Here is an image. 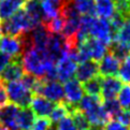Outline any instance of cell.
Listing matches in <instances>:
<instances>
[{
	"mask_svg": "<svg viewBox=\"0 0 130 130\" xmlns=\"http://www.w3.org/2000/svg\"><path fill=\"white\" fill-rule=\"evenodd\" d=\"M37 26L39 25L35 24L24 9L18 10L8 20L0 22L1 32L4 36L10 37H22L23 35L28 34Z\"/></svg>",
	"mask_w": 130,
	"mask_h": 130,
	"instance_id": "cell-1",
	"label": "cell"
},
{
	"mask_svg": "<svg viewBox=\"0 0 130 130\" xmlns=\"http://www.w3.org/2000/svg\"><path fill=\"white\" fill-rule=\"evenodd\" d=\"M77 110L85 115L90 125H104L109 122V116L102 106V102L99 96H83L80 103L77 104Z\"/></svg>",
	"mask_w": 130,
	"mask_h": 130,
	"instance_id": "cell-2",
	"label": "cell"
},
{
	"mask_svg": "<svg viewBox=\"0 0 130 130\" xmlns=\"http://www.w3.org/2000/svg\"><path fill=\"white\" fill-rule=\"evenodd\" d=\"M9 101L20 108H29L31 99L34 97L32 92L22 80L9 82L6 85Z\"/></svg>",
	"mask_w": 130,
	"mask_h": 130,
	"instance_id": "cell-3",
	"label": "cell"
},
{
	"mask_svg": "<svg viewBox=\"0 0 130 130\" xmlns=\"http://www.w3.org/2000/svg\"><path fill=\"white\" fill-rule=\"evenodd\" d=\"M77 61L74 59L71 55L68 53L60 58L56 62V73H57V81L67 82L71 80L73 75L75 74L77 68Z\"/></svg>",
	"mask_w": 130,
	"mask_h": 130,
	"instance_id": "cell-4",
	"label": "cell"
},
{
	"mask_svg": "<svg viewBox=\"0 0 130 130\" xmlns=\"http://www.w3.org/2000/svg\"><path fill=\"white\" fill-rule=\"evenodd\" d=\"M63 92H64V102L68 103L69 105L73 106V108L77 109V104L80 103L81 99L84 96L83 85L76 78H71V80L64 82Z\"/></svg>",
	"mask_w": 130,
	"mask_h": 130,
	"instance_id": "cell-5",
	"label": "cell"
},
{
	"mask_svg": "<svg viewBox=\"0 0 130 130\" xmlns=\"http://www.w3.org/2000/svg\"><path fill=\"white\" fill-rule=\"evenodd\" d=\"M39 95L56 104L64 101L63 86L59 81H44Z\"/></svg>",
	"mask_w": 130,
	"mask_h": 130,
	"instance_id": "cell-6",
	"label": "cell"
},
{
	"mask_svg": "<svg viewBox=\"0 0 130 130\" xmlns=\"http://www.w3.org/2000/svg\"><path fill=\"white\" fill-rule=\"evenodd\" d=\"M24 51V42L22 37L4 36L0 41V52L10 56L11 58H18Z\"/></svg>",
	"mask_w": 130,
	"mask_h": 130,
	"instance_id": "cell-7",
	"label": "cell"
},
{
	"mask_svg": "<svg viewBox=\"0 0 130 130\" xmlns=\"http://www.w3.org/2000/svg\"><path fill=\"white\" fill-rule=\"evenodd\" d=\"M122 81L116 76H103L101 78V92L100 95L106 99H115L122 88Z\"/></svg>",
	"mask_w": 130,
	"mask_h": 130,
	"instance_id": "cell-8",
	"label": "cell"
},
{
	"mask_svg": "<svg viewBox=\"0 0 130 130\" xmlns=\"http://www.w3.org/2000/svg\"><path fill=\"white\" fill-rule=\"evenodd\" d=\"M56 103L47 100L40 95H35L30 102V109L38 117H48Z\"/></svg>",
	"mask_w": 130,
	"mask_h": 130,
	"instance_id": "cell-9",
	"label": "cell"
},
{
	"mask_svg": "<svg viewBox=\"0 0 130 130\" xmlns=\"http://www.w3.org/2000/svg\"><path fill=\"white\" fill-rule=\"evenodd\" d=\"M21 108L13 103H9L0 109V124L8 130H17L16 118Z\"/></svg>",
	"mask_w": 130,
	"mask_h": 130,
	"instance_id": "cell-10",
	"label": "cell"
},
{
	"mask_svg": "<svg viewBox=\"0 0 130 130\" xmlns=\"http://www.w3.org/2000/svg\"><path fill=\"white\" fill-rule=\"evenodd\" d=\"M24 75V69H23L21 57L12 58V60L7 64L3 71L0 73V80L2 82H13L21 80Z\"/></svg>",
	"mask_w": 130,
	"mask_h": 130,
	"instance_id": "cell-11",
	"label": "cell"
},
{
	"mask_svg": "<svg viewBox=\"0 0 130 130\" xmlns=\"http://www.w3.org/2000/svg\"><path fill=\"white\" fill-rule=\"evenodd\" d=\"M98 63L94 60H86L82 61L76 68V71L74 75L76 76V80L80 83H85L91 80L96 76H98Z\"/></svg>",
	"mask_w": 130,
	"mask_h": 130,
	"instance_id": "cell-12",
	"label": "cell"
},
{
	"mask_svg": "<svg viewBox=\"0 0 130 130\" xmlns=\"http://www.w3.org/2000/svg\"><path fill=\"white\" fill-rule=\"evenodd\" d=\"M119 64V59L113 56L111 53H106L100 59V62L98 64V71L102 76H115L118 73Z\"/></svg>",
	"mask_w": 130,
	"mask_h": 130,
	"instance_id": "cell-13",
	"label": "cell"
},
{
	"mask_svg": "<svg viewBox=\"0 0 130 130\" xmlns=\"http://www.w3.org/2000/svg\"><path fill=\"white\" fill-rule=\"evenodd\" d=\"M26 0H0V21H6L24 7Z\"/></svg>",
	"mask_w": 130,
	"mask_h": 130,
	"instance_id": "cell-14",
	"label": "cell"
},
{
	"mask_svg": "<svg viewBox=\"0 0 130 130\" xmlns=\"http://www.w3.org/2000/svg\"><path fill=\"white\" fill-rule=\"evenodd\" d=\"M23 8L36 25H41L44 23V15L40 0H26Z\"/></svg>",
	"mask_w": 130,
	"mask_h": 130,
	"instance_id": "cell-15",
	"label": "cell"
},
{
	"mask_svg": "<svg viewBox=\"0 0 130 130\" xmlns=\"http://www.w3.org/2000/svg\"><path fill=\"white\" fill-rule=\"evenodd\" d=\"M95 15L104 20H110L116 11L115 2L113 0H94Z\"/></svg>",
	"mask_w": 130,
	"mask_h": 130,
	"instance_id": "cell-16",
	"label": "cell"
},
{
	"mask_svg": "<svg viewBox=\"0 0 130 130\" xmlns=\"http://www.w3.org/2000/svg\"><path fill=\"white\" fill-rule=\"evenodd\" d=\"M113 41L124 46L130 53V16L125 18L124 24L116 31Z\"/></svg>",
	"mask_w": 130,
	"mask_h": 130,
	"instance_id": "cell-17",
	"label": "cell"
},
{
	"mask_svg": "<svg viewBox=\"0 0 130 130\" xmlns=\"http://www.w3.org/2000/svg\"><path fill=\"white\" fill-rule=\"evenodd\" d=\"M36 119V115L31 111L30 108H21L16 118L17 130H30L34 122Z\"/></svg>",
	"mask_w": 130,
	"mask_h": 130,
	"instance_id": "cell-18",
	"label": "cell"
},
{
	"mask_svg": "<svg viewBox=\"0 0 130 130\" xmlns=\"http://www.w3.org/2000/svg\"><path fill=\"white\" fill-rule=\"evenodd\" d=\"M72 3L81 15H95L94 0H72Z\"/></svg>",
	"mask_w": 130,
	"mask_h": 130,
	"instance_id": "cell-19",
	"label": "cell"
},
{
	"mask_svg": "<svg viewBox=\"0 0 130 130\" xmlns=\"http://www.w3.org/2000/svg\"><path fill=\"white\" fill-rule=\"evenodd\" d=\"M101 78L100 76H96L91 80L87 81L83 85V89L89 96H100L101 92Z\"/></svg>",
	"mask_w": 130,
	"mask_h": 130,
	"instance_id": "cell-20",
	"label": "cell"
},
{
	"mask_svg": "<svg viewBox=\"0 0 130 130\" xmlns=\"http://www.w3.org/2000/svg\"><path fill=\"white\" fill-rule=\"evenodd\" d=\"M68 115H70V114H69L67 106L63 102H61V103H57L55 105L54 110L52 111V113H51V115L48 116L50 117L48 119L51 120L52 124H57L58 122H60L62 118H64Z\"/></svg>",
	"mask_w": 130,
	"mask_h": 130,
	"instance_id": "cell-21",
	"label": "cell"
},
{
	"mask_svg": "<svg viewBox=\"0 0 130 130\" xmlns=\"http://www.w3.org/2000/svg\"><path fill=\"white\" fill-rule=\"evenodd\" d=\"M70 115L76 130H88V128L90 127V123L88 122V119L85 117V115L80 110L76 109Z\"/></svg>",
	"mask_w": 130,
	"mask_h": 130,
	"instance_id": "cell-22",
	"label": "cell"
},
{
	"mask_svg": "<svg viewBox=\"0 0 130 130\" xmlns=\"http://www.w3.org/2000/svg\"><path fill=\"white\" fill-rule=\"evenodd\" d=\"M118 78L122 82L130 84V55L123 59L122 63L119 64L118 69Z\"/></svg>",
	"mask_w": 130,
	"mask_h": 130,
	"instance_id": "cell-23",
	"label": "cell"
},
{
	"mask_svg": "<svg viewBox=\"0 0 130 130\" xmlns=\"http://www.w3.org/2000/svg\"><path fill=\"white\" fill-rule=\"evenodd\" d=\"M102 106L105 111V113L108 114L109 117H115L117 115L120 110H122V106L119 105L118 101L116 99H106L102 102Z\"/></svg>",
	"mask_w": 130,
	"mask_h": 130,
	"instance_id": "cell-24",
	"label": "cell"
},
{
	"mask_svg": "<svg viewBox=\"0 0 130 130\" xmlns=\"http://www.w3.org/2000/svg\"><path fill=\"white\" fill-rule=\"evenodd\" d=\"M117 101L123 109H130V84L122 86L117 95Z\"/></svg>",
	"mask_w": 130,
	"mask_h": 130,
	"instance_id": "cell-25",
	"label": "cell"
},
{
	"mask_svg": "<svg viewBox=\"0 0 130 130\" xmlns=\"http://www.w3.org/2000/svg\"><path fill=\"white\" fill-rule=\"evenodd\" d=\"M55 130H76V128L74 126L71 116L68 115L56 124V129Z\"/></svg>",
	"mask_w": 130,
	"mask_h": 130,
	"instance_id": "cell-26",
	"label": "cell"
},
{
	"mask_svg": "<svg viewBox=\"0 0 130 130\" xmlns=\"http://www.w3.org/2000/svg\"><path fill=\"white\" fill-rule=\"evenodd\" d=\"M51 124L52 123L47 117H38L35 119L30 130H48Z\"/></svg>",
	"mask_w": 130,
	"mask_h": 130,
	"instance_id": "cell-27",
	"label": "cell"
},
{
	"mask_svg": "<svg viewBox=\"0 0 130 130\" xmlns=\"http://www.w3.org/2000/svg\"><path fill=\"white\" fill-rule=\"evenodd\" d=\"M115 119L118 120L125 126H130V109H124L120 110V112L115 116Z\"/></svg>",
	"mask_w": 130,
	"mask_h": 130,
	"instance_id": "cell-28",
	"label": "cell"
},
{
	"mask_svg": "<svg viewBox=\"0 0 130 130\" xmlns=\"http://www.w3.org/2000/svg\"><path fill=\"white\" fill-rule=\"evenodd\" d=\"M104 130H130L128 126H125L116 119H111L105 124Z\"/></svg>",
	"mask_w": 130,
	"mask_h": 130,
	"instance_id": "cell-29",
	"label": "cell"
},
{
	"mask_svg": "<svg viewBox=\"0 0 130 130\" xmlns=\"http://www.w3.org/2000/svg\"><path fill=\"white\" fill-rule=\"evenodd\" d=\"M9 104V98L6 90V86H4V82L0 80V109Z\"/></svg>",
	"mask_w": 130,
	"mask_h": 130,
	"instance_id": "cell-30",
	"label": "cell"
},
{
	"mask_svg": "<svg viewBox=\"0 0 130 130\" xmlns=\"http://www.w3.org/2000/svg\"><path fill=\"white\" fill-rule=\"evenodd\" d=\"M12 60V58L8 55L3 54L2 52H0V73L3 71V69L7 67V64Z\"/></svg>",
	"mask_w": 130,
	"mask_h": 130,
	"instance_id": "cell-31",
	"label": "cell"
},
{
	"mask_svg": "<svg viewBox=\"0 0 130 130\" xmlns=\"http://www.w3.org/2000/svg\"><path fill=\"white\" fill-rule=\"evenodd\" d=\"M88 130H104V126H102V125H90Z\"/></svg>",
	"mask_w": 130,
	"mask_h": 130,
	"instance_id": "cell-32",
	"label": "cell"
},
{
	"mask_svg": "<svg viewBox=\"0 0 130 130\" xmlns=\"http://www.w3.org/2000/svg\"><path fill=\"white\" fill-rule=\"evenodd\" d=\"M0 130H8L7 128H4L3 126H1V125H0Z\"/></svg>",
	"mask_w": 130,
	"mask_h": 130,
	"instance_id": "cell-33",
	"label": "cell"
},
{
	"mask_svg": "<svg viewBox=\"0 0 130 130\" xmlns=\"http://www.w3.org/2000/svg\"><path fill=\"white\" fill-rule=\"evenodd\" d=\"M1 37H2V32H1V30H0V41H1Z\"/></svg>",
	"mask_w": 130,
	"mask_h": 130,
	"instance_id": "cell-34",
	"label": "cell"
},
{
	"mask_svg": "<svg viewBox=\"0 0 130 130\" xmlns=\"http://www.w3.org/2000/svg\"><path fill=\"white\" fill-rule=\"evenodd\" d=\"M41 1H43V0H41Z\"/></svg>",
	"mask_w": 130,
	"mask_h": 130,
	"instance_id": "cell-35",
	"label": "cell"
},
{
	"mask_svg": "<svg viewBox=\"0 0 130 130\" xmlns=\"http://www.w3.org/2000/svg\"><path fill=\"white\" fill-rule=\"evenodd\" d=\"M0 22H1V21H0Z\"/></svg>",
	"mask_w": 130,
	"mask_h": 130,
	"instance_id": "cell-36",
	"label": "cell"
}]
</instances>
